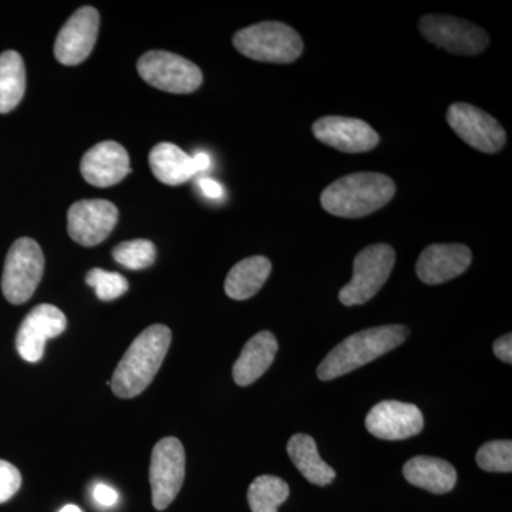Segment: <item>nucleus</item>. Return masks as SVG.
Here are the masks:
<instances>
[{
  "instance_id": "f257e3e1",
  "label": "nucleus",
  "mask_w": 512,
  "mask_h": 512,
  "mask_svg": "<svg viewBox=\"0 0 512 512\" xmlns=\"http://www.w3.org/2000/svg\"><path fill=\"white\" fill-rule=\"evenodd\" d=\"M171 345V330L153 325L134 339L114 370L111 389L121 399H133L150 386Z\"/></svg>"
},
{
  "instance_id": "f03ea898",
  "label": "nucleus",
  "mask_w": 512,
  "mask_h": 512,
  "mask_svg": "<svg viewBox=\"0 0 512 512\" xmlns=\"http://www.w3.org/2000/svg\"><path fill=\"white\" fill-rule=\"evenodd\" d=\"M396 194L392 178L379 173H356L339 178L320 195V204L329 214L342 218H362L389 204Z\"/></svg>"
},
{
  "instance_id": "7ed1b4c3",
  "label": "nucleus",
  "mask_w": 512,
  "mask_h": 512,
  "mask_svg": "<svg viewBox=\"0 0 512 512\" xmlns=\"http://www.w3.org/2000/svg\"><path fill=\"white\" fill-rule=\"evenodd\" d=\"M407 335L409 330L403 325L377 326L357 332L330 350L318 367V377L322 382H329L348 375L377 357L392 352L402 345Z\"/></svg>"
},
{
  "instance_id": "20e7f679",
  "label": "nucleus",
  "mask_w": 512,
  "mask_h": 512,
  "mask_svg": "<svg viewBox=\"0 0 512 512\" xmlns=\"http://www.w3.org/2000/svg\"><path fill=\"white\" fill-rule=\"evenodd\" d=\"M235 49L256 62L288 64L301 57L302 37L282 22H262L235 33Z\"/></svg>"
},
{
  "instance_id": "39448f33",
  "label": "nucleus",
  "mask_w": 512,
  "mask_h": 512,
  "mask_svg": "<svg viewBox=\"0 0 512 512\" xmlns=\"http://www.w3.org/2000/svg\"><path fill=\"white\" fill-rule=\"evenodd\" d=\"M45 255L32 238H19L13 242L2 275V291L13 305L28 302L42 281Z\"/></svg>"
},
{
  "instance_id": "423d86ee",
  "label": "nucleus",
  "mask_w": 512,
  "mask_h": 512,
  "mask_svg": "<svg viewBox=\"0 0 512 512\" xmlns=\"http://www.w3.org/2000/svg\"><path fill=\"white\" fill-rule=\"evenodd\" d=\"M396 252L387 244L370 245L356 255L352 281L339 292V301L345 306L369 302L386 284L392 274Z\"/></svg>"
},
{
  "instance_id": "0eeeda50",
  "label": "nucleus",
  "mask_w": 512,
  "mask_h": 512,
  "mask_svg": "<svg viewBox=\"0 0 512 512\" xmlns=\"http://www.w3.org/2000/svg\"><path fill=\"white\" fill-rule=\"evenodd\" d=\"M137 70L144 82L167 93H192L202 84V72L197 64L164 50H151L141 56Z\"/></svg>"
},
{
  "instance_id": "6e6552de",
  "label": "nucleus",
  "mask_w": 512,
  "mask_h": 512,
  "mask_svg": "<svg viewBox=\"0 0 512 512\" xmlns=\"http://www.w3.org/2000/svg\"><path fill=\"white\" fill-rule=\"evenodd\" d=\"M419 29L427 42L453 55H480L490 43V36L484 29L468 20L454 18V16H423L420 19Z\"/></svg>"
},
{
  "instance_id": "1a4fd4ad",
  "label": "nucleus",
  "mask_w": 512,
  "mask_h": 512,
  "mask_svg": "<svg viewBox=\"0 0 512 512\" xmlns=\"http://www.w3.org/2000/svg\"><path fill=\"white\" fill-rule=\"evenodd\" d=\"M185 478V451L175 437L158 441L151 454L150 484L154 508L164 511L180 493Z\"/></svg>"
},
{
  "instance_id": "9d476101",
  "label": "nucleus",
  "mask_w": 512,
  "mask_h": 512,
  "mask_svg": "<svg viewBox=\"0 0 512 512\" xmlns=\"http://www.w3.org/2000/svg\"><path fill=\"white\" fill-rule=\"evenodd\" d=\"M447 123L464 143L481 153H498L507 141L504 127L493 116L471 104H451Z\"/></svg>"
},
{
  "instance_id": "9b49d317",
  "label": "nucleus",
  "mask_w": 512,
  "mask_h": 512,
  "mask_svg": "<svg viewBox=\"0 0 512 512\" xmlns=\"http://www.w3.org/2000/svg\"><path fill=\"white\" fill-rule=\"evenodd\" d=\"M119 221V210L107 200L74 202L67 212L70 238L83 247H96L113 231Z\"/></svg>"
},
{
  "instance_id": "f8f14e48",
  "label": "nucleus",
  "mask_w": 512,
  "mask_h": 512,
  "mask_svg": "<svg viewBox=\"0 0 512 512\" xmlns=\"http://www.w3.org/2000/svg\"><path fill=\"white\" fill-rule=\"evenodd\" d=\"M67 319L56 306L43 303L23 319L16 335V349L23 360L37 363L45 355L46 342L66 330Z\"/></svg>"
},
{
  "instance_id": "ddd939ff",
  "label": "nucleus",
  "mask_w": 512,
  "mask_h": 512,
  "mask_svg": "<svg viewBox=\"0 0 512 512\" xmlns=\"http://www.w3.org/2000/svg\"><path fill=\"white\" fill-rule=\"evenodd\" d=\"M100 15L92 6H84L70 16L57 35L55 56L64 66H77L92 53L99 35Z\"/></svg>"
},
{
  "instance_id": "4468645a",
  "label": "nucleus",
  "mask_w": 512,
  "mask_h": 512,
  "mask_svg": "<svg viewBox=\"0 0 512 512\" xmlns=\"http://www.w3.org/2000/svg\"><path fill=\"white\" fill-rule=\"evenodd\" d=\"M312 130L320 143L348 154L367 153L380 141L379 134L369 124L352 117H322Z\"/></svg>"
},
{
  "instance_id": "2eb2a0df",
  "label": "nucleus",
  "mask_w": 512,
  "mask_h": 512,
  "mask_svg": "<svg viewBox=\"0 0 512 512\" xmlns=\"http://www.w3.org/2000/svg\"><path fill=\"white\" fill-rule=\"evenodd\" d=\"M424 427L423 413L410 403L384 400L370 410L366 429L382 440H406L417 436Z\"/></svg>"
},
{
  "instance_id": "dca6fc26",
  "label": "nucleus",
  "mask_w": 512,
  "mask_h": 512,
  "mask_svg": "<svg viewBox=\"0 0 512 512\" xmlns=\"http://www.w3.org/2000/svg\"><path fill=\"white\" fill-rule=\"evenodd\" d=\"M80 171L94 187H113L131 173L130 157L116 141H101L84 154Z\"/></svg>"
},
{
  "instance_id": "f3484780",
  "label": "nucleus",
  "mask_w": 512,
  "mask_h": 512,
  "mask_svg": "<svg viewBox=\"0 0 512 512\" xmlns=\"http://www.w3.org/2000/svg\"><path fill=\"white\" fill-rule=\"evenodd\" d=\"M473 254L466 245L434 244L421 252L416 272L427 285H440L467 271Z\"/></svg>"
},
{
  "instance_id": "a211bd4d",
  "label": "nucleus",
  "mask_w": 512,
  "mask_h": 512,
  "mask_svg": "<svg viewBox=\"0 0 512 512\" xmlns=\"http://www.w3.org/2000/svg\"><path fill=\"white\" fill-rule=\"evenodd\" d=\"M276 352L278 342L274 333L268 330L256 333L248 340L232 369L235 383L242 387L255 383L274 363Z\"/></svg>"
},
{
  "instance_id": "6ab92c4d",
  "label": "nucleus",
  "mask_w": 512,
  "mask_h": 512,
  "mask_svg": "<svg viewBox=\"0 0 512 512\" xmlns=\"http://www.w3.org/2000/svg\"><path fill=\"white\" fill-rule=\"evenodd\" d=\"M403 474L410 484L433 494H446L457 483L456 468L441 458L417 456L407 461Z\"/></svg>"
},
{
  "instance_id": "aec40b11",
  "label": "nucleus",
  "mask_w": 512,
  "mask_h": 512,
  "mask_svg": "<svg viewBox=\"0 0 512 512\" xmlns=\"http://www.w3.org/2000/svg\"><path fill=\"white\" fill-rule=\"evenodd\" d=\"M272 264L265 256H251L238 262L225 279V293L234 301H245L261 291L271 275Z\"/></svg>"
},
{
  "instance_id": "412c9836",
  "label": "nucleus",
  "mask_w": 512,
  "mask_h": 512,
  "mask_svg": "<svg viewBox=\"0 0 512 512\" xmlns=\"http://www.w3.org/2000/svg\"><path fill=\"white\" fill-rule=\"evenodd\" d=\"M150 167L158 181L167 185H181L191 180L195 171L194 161L180 147L160 143L151 150Z\"/></svg>"
},
{
  "instance_id": "4be33fe9",
  "label": "nucleus",
  "mask_w": 512,
  "mask_h": 512,
  "mask_svg": "<svg viewBox=\"0 0 512 512\" xmlns=\"http://www.w3.org/2000/svg\"><path fill=\"white\" fill-rule=\"evenodd\" d=\"M288 454L309 483L323 487L335 480V470L320 458L315 440L308 434H295L289 440Z\"/></svg>"
},
{
  "instance_id": "5701e85b",
  "label": "nucleus",
  "mask_w": 512,
  "mask_h": 512,
  "mask_svg": "<svg viewBox=\"0 0 512 512\" xmlns=\"http://www.w3.org/2000/svg\"><path fill=\"white\" fill-rule=\"evenodd\" d=\"M26 92V70L22 56L15 50L0 55V113L15 110Z\"/></svg>"
},
{
  "instance_id": "b1692460",
  "label": "nucleus",
  "mask_w": 512,
  "mask_h": 512,
  "mask_svg": "<svg viewBox=\"0 0 512 512\" xmlns=\"http://www.w3.org/2000/svg\"><path fill=\"white\" fill-rule=\"evenodd\" d=\"M289 497V485L282 478L261 476L249 485L248 503L252 512H278Z\"/></svg>"
},
{
  "instance_id": "393cba45",
  "label": "nucleus",
  "mask_w": 512,
  "mask_h": 512,
  "mask_svg": "<svg viewBox=\"0 0 512 512\" xmlns=\"http://www.w3.org/2000/svg\"><path fill=\"white\" fill-rule=\"evenodd\" d=\"M156 255V245L147 239L121 242L113 249L114 261L124 268L133 269V271H140V269H146L153 265Z\"/></svg>"
},
{
  "instance_id": "a878e982",
  "label": "nucleus",
  "mask_w": 512,
  "mask_h": 512,
  "mask_svg": "<svg viewBox=\"0 0 512 512\" xmlns=\"http://www.w3.org/2000/svg\"><path fill=\"white\" fill-rule=\"evenodd\" d=\"M478 467L488 473H511L512 443L510 440H494L485 443L477 453Z\"/></svg>"
},
{
  "instance_id": "bb28decb",
  "label": "nucleus",
  "mask_w": 512,
  "mask_h": 512,
  "mask_svg": "<svg viewBox=\"0 0 512 512\" xmlns=\"http://www.w3.org/2000/svg\"><path fill=\"white\" fill-rule=\"evenodd\" d=\"M87 285L92 286L100 301L110 302L128 291V281L117 272L94 268L86 275Z\"/></svg>"
},
{
  "instance_id": "cd10ccee",
  "label": "nucleus",
  "mask_w": 512,
  "mask_h": 512,
  "mask_svg": "<svg viewBox=\"0 0 512 512\" xmlns=\"http://www.w3.org/2000/svg\"><path fill=\"white\" fill-rule=\"evenodd\" d=\"M22 485V474L9 461L0 460V504L6 503L18 493Z\"/></svg>"
},
{
  "instance_id": "c85d7f7f",
  "label": "nucleus",
  "mask_w": 512,
  "mask_h": 512,
  "mask_svg": "<svg viewBox=\"0 0 512 512\" xmlns=\"http://www.w3.org/2000/svg\"><path fill=\"white\" fill-rule=\"evenodd\" d=\"M93 498L101 507H114L119 501V493L107 484H97L93 488Z\"/></svg>"
},
{
  "instance_id": "c756f323",
  "label": "nucleus",
  "mask_w": 512,
  "mask_h": 512,
  "mask_svg": "<svg viewBox=\"0 0 512 512\" xmlns=\"http://www.w3.org/2000/svg\"><path fill=\"white\" fill-rule=\"evenodd\" d=\"M494 353L498 359L511 365L512 363V336L511 333L503 336L494 343Z\"/></svg>"
},
{
  "instance_id": "7c9ffc66",
  "label": "nucleus",
  "mask_w": 512,
  "mask_h": 512,
  "mask_svg": "<svg viewBox=\"0 0 512 512\" xmlns=\"http://www.w3.org/2000/svg\"><path fill=\"white\" fill-rule=\"evenodd\" d=\"M198 185H200L201 191L204 192L205 197L211 198V200H220L222 195H224L222 185L212 180V178H201V180L198 181Z\"/></svg>"
},
{
  "instance_id": "2f4dec72",
  "label": "nucleus",
  "mask_w": 512,
  "mask_h": 512,
  "mask_svg": "<svg viewBox=\"0 0 512 512\" xmlns=\"http://www.w3.org/2000/svg\"><path fill=\"white\" fill-rule=\"evenodd\" d=\"M192 161H194L195 171L200 173V171H205L210 168L211 158L208 154L205 153H197L195 156H192Z\"/></svg>"
},
{
  "instance_id": "473e14b6",
  "label": "nucleus",
  "mask_w": 512,
  "mask_h": 512,
  "mask_svg": "<svg viewBox=\"0 0 512 512\" xmlns=\"http://www.w3.org/2000/svg\"><path fill=\"white\" fill-rule=\"evenodd\" d=\"M59 512H83L77 505L69 504L63 507Z\"/></svg>"
}]
</instances>
